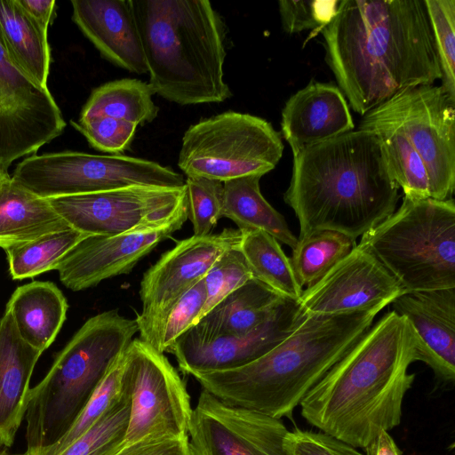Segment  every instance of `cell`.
<instances>
[{
  "mask_svg": "<svg viewBox=\"0 0 455 455\" xmlns=\"http://www.w3.org/2000/svg\"><path fill=\"white\" fill-rule=\"evenodd\" d=\"M122 382L130 396L124 444L188 436L190 395L164 353L133 339L124 354Z\"/></svg>",
  "mask_w": 455,
  "mask_h": 455,
  "instance_id": "10",
  "label": "cell"
},
{
  "mask_svg": "<svg viewBox=\"0 0 455 455\" xmlns=\"http://www.w3.org/2000/svg\"><path fill=\"white\" fill-rule=\"evenodd\" d=\"M205 301V284L202 278L169 311L158 332L155 349L160 353H169L177 339L196 323Z\"/></svg>",
  "mask_w": 455,
  "mask_h": 455,
  "instance_id": "38",
  "label": "cell"
},
{
  "mask_svg": "<svg viewBox=\"0 0 455 455\" xmlns=\"http://www.w3.org/2000/svg\"><path fill=\"white\" fill-rule=\"evenodd\" d=\"M47 199L71 228L90 235H116L149 228L188 212L186 185L131 186Z\"/></svg>",
  "mask_w": 455,
  "mask_h": 455,
  "instance_id": "12",
  "label": "cell"
},
{
  "mask_svg": "<svg viewBox=\"0 0 455 455\" xmlns=\"http://www.w3.org/2000/svg\"><path fill=\"white\" fill-rule=\"evenodd\" d=\"M154 93L177 104L220 103L226 26L207 0H131Z\"/></svg>",
  "mask_w": 455,
  "mask_h": 455,
  "instance_id": "5",
  "label": "cell"
},
{
  "mask_svg": "<svg viewBox=\"0 0 455 455\" xmlns=\"http://www.w3.org/2000/svg\"><path fill=\"white\" fill-rule=\"evenodd\" d=\"M138 331L136 320L117 309L98 314L78 329L30 389L25 415L29 455L64 435Z\"/></svg>",
  "mask_w": 455,
  "mask_h": 455,
  "instance_id": "6",
  "label": "cell"
},
{
  "mask_svg": "<svg viewBox=\"0 0 455 455\" xmlns=\"http://www.w3.org/2000/svg\"><path fill=\"white\" fill-rule=\"evenodd\" d=\"M251 278L253 275L239 248L225 251L204 277L206 301L199 319Z\"/></svg>",
  "mask_w": 455,
  "mask_h": 455,
  "instance_id": "37",
  "label": "cell"
},
{
  "mask_svg": "<svg viewBox=\"0 0 455 455\" xmlns=\"http://www.w3.org/2000/svg\"><path fill=\"white\" fill-rule=\"evenodd\" d=\"M355 246V241L331 230L298 238L290 259L300 286L307 288L317 283Z\"/></svg>",
  "mask_w": 455,
  "mask_h": 455,
  "instance_id": "31",
  "label": "cell"
},
{
  "mask_svg": "<svg viewBox=\"0 0 455 455\" xmlns=\"http://www.w3.org/2000/svg\"><path fill=\"white\" fill-rule=\"evenodd\" d=\"M111 455H188V436L123 444Z\"/></svg>",
  "mask_w": 455,
  "mask_h": 455,
  "instance_id": "42",
  "label": "cell"
},
{
  "mask_svg": "<svg viewBox=\"0 0 455 455\" xmlns=\"http://www.w3.org/2000/svg\"><path fill=\"white\" fill-rule=\"evenodd\" d=\"M416 361L408 322L390 310L307 394L301 415L320 431L365 449L400 424L415 379L408 370Z\"/></svg>",
  "mask_w": 455,
  "mask_h": 455,
  "instance_id": "2",
  "label": "cell"
},
{
  "mask_svg": "<svg viewBox=\"0 0 455 455\" xmlns=\"http://www.w3.org/2000/svg\"><path fill=\"white\" fill-rule=\"evenodd\" d=\"M283 299L260 281L251 278L187 331L205 339L244 335L262 323Z\"/></svg>",
  "mask_w": 455,
  "mask_h": 455,
  "instance_id": "23",
  "label": "cell"
},
{
  "mask_svg": "<svg viewBox=\"0 0 455 455\" xmlns=\"http://www.w3.org/2000/svg\"><path fill=\"white\" fill-rule=\"evenodd\" d=\"M0 455H29V454L27 451H25L23 453H17V454L9 453L7 451V448L0 445Z\"/></svg>",
  "mask_w": 455,
  "mask_h": 455,
  "instance_id": "46",
  "label": "cell"
},
{
  "mask_svg": "<svg viewBox=\"0 0 455 455\" xmlns=\"http://www.w3.org/2000/svg\"><path fill=\"white\" fill-rule=\"evenodd\" d=\"M153 94L148 83L138 79L108 82L92 92L79 118L108 116L137 126L150 123L159 111L152 100Z\"/></svg>",
  "mask_w": 455,
  "mask_h": 455,
  "instance_id": "29",
  "label": "cell"
},
{
  "mask_svg": "<svg viewBox=\"0 0 455 455\" xmlns=\"http://www.w3.org/2000/svg\"><path fill=\"white\" fill-rule=\"evenodd\" d=\"M360 129L371 130L379 137L394 180L403 196L431 198L426 166L405 134L395 125L368 111L360 122Z\"/></svg>",
  "mask_w": 455,
  "mask_h": 455,
  "instance_id": "28",
  "label": "cell"
},
{
  "mask_svg": "<svg viewBox=\"0 0 455 455\" xmlns=\"http://www.w3.org/2000/svg\"><path fill=\"white\" fill-rule=\"evenodd\" d=\"M378 309L307 315L285 339L239 368L196 373L222 402L273 418L290 417L307 394L371 328Z\"/></svg>",
  "mask_w": 455,
  "mask_h": 455,
  "instance_id": "4",
  "label": "cell"
},
{
  "mask_svg": "<svg viewBox=\"0 0 455 455\" xmlns=\"http://www.w3.org/2000/svg\"><path fill=\"white\" fill-rule=\"evenodd\" d=\"M242 233L225 228L206 236L192 235L165 251L143 275L141 312L135 318L140 339L155 348L160 328L171 308L228 250L238 247Z\"/></svg>",
  "mask_w": 455,
  "mask_h": 455,
  "instance_id": "13",
  "label": "cell"
},
{
  "mask_svg": "<svg viewBox=\"0 0 455 455\" xmlns=\"http://www.w3.org/2000/svg\"><path fill=\"white\" fill-rule=\"evenodd\" d=\"M280 419L229 405L202 389L192 411L188 455H286Z\"/></svg>",
  "mask_w": 455,
  "mask_h": 455,
  "instance_id": "15",
  "label": "cell"
},
{
  "mask_svg": "<svg viewBox=\"0 0 455 455\" xmlns=\"http://www.w3.org/2000/svg\"><path fill=\"white\" fill-rule=\"evenodd\" d=\"M306 316L298 301L284 298L262 323L244 335L205 339L186 331L169 353L180 370L191 376L239 368L285 339Z\"/></svg>",
  "mask_w": 455,
  "mask_h": 455,
  "instance_id": "17",
  "label": "cell"
},
{
  "mask_svg": "<svg viewBox=\"0 0 455 455\" xmlns=\"http://www.w3.org/2000/svg\"><path fill=\"white\" fill-rule=\"evenodd\" d=\"M239 250L253 277L280 296L298 301L303 288L298 282L291 259L279 242L269 234L258 229L241 231Z\"/></svg>",
  "mask_w": 455,
  "mask_h": 455,
  "instance_id": "30",
  "label": "cell"
},
{
  "mask_svg": "<svg viewBox=\"0 0 455 455\" xmlns=\"http://www.w3.org/2000/svg\"><path fill=\"white\" fill-rule=\"evenodd\" d=\"M66 122L48 87L9 56L0 40V169L60 136Z\"/></svg>",
  "mask_w": 455,
  "mask_h": 455,
  "instance_id": "14",
  "label": "cell"
},
{
  "mask_svg": "<svg viewBox=\"0 0 455 455\" xmlns=\"http://www.w3.org/2000/svg\"><path fill=\"white\" fill-rule=\"evenodd\" d=\"M12 181L43 198L113 190L131 186L185 187L169 167L124 155L62 151L32 155L20 162Z\"/></svg>",
  "mask_w": 455,
  "mask_h": 455,
  "instance_id": "9",
  "label": "cell"
},
{
  "mask_svg": "<svg viewBox=\"0 0 455 455\" xmlns=\"http://www.w3.org/2000/svg\"><path fill=\"white\" fill-rule=\"evenodd\" d=\"M18 3L28 12V14L48 29L53 19L56 1L18 0Z\"/></svg>",
  "mask_w": 455,
  "mask_h": 455,
  "instance_id": "43",
  "label": "cell"
},
{
  "mask_svg": "<svg viewBox=\"0 0 455 455\" xmlns=\"http://www.w3.org/2000/svg\"><path fill=\"white\" fill-rule=\"evenodd\" d=\"M47 31L18 0H0V40L11 59L44 87L51 65Z\"/></svg>",
  "mask_w": 455,
  "mask_h": 455,
  "instance_id": "26",
  "label": "cell"
},
{
  "mask_svg": "<svg viewBox=\"0 0 455 455\" xmlns=\"http://www.w3.org/2000/svg\"><path fill=\"white\" fill-rule=\"evenodd\" d=\"M398 127L422 159L430 197L451 198L455 187V102L442 86L404 90L371 110Z\"/></svg>",
  "mask_w": 455,
  "mask_h": 455,
  "instance_id": "11",
  "label": "cell"
},
{
  "mask_svg": "<svg viewBox=\"0 0 455 455\" xmlns=\"http://www.w3.org/2000/svg\"><path fill=\"white\" fill-rule=\"evenodd\" d=\"M415 340L418 361L441 380L455 378V288L405 292L392 303Z\"/></svg>",
  "mask_w": 455,
  "mask_h": 455,
  "instance_id": "19",
  "label": "cell"
},
{
  "mask_svg": "<svg viewBox=\"0 0 455 455\" xmlns=\"http://www.w3.org/2000/svg\"><path fill=\"white\" fill-rule=\"evenodd\" d=\"M322 35L338 87L361 116L442 79L425 0L339 1Z\"/></svg>",
  "mask_w": 455,
  "mask_h": 455,
  "instance_id": "1",
  "label": "cell"
},
{
  "mask_svg": "<svg viewBox=\"0 0 455 455\" xmlns=\"http://www.w3.org/2000/svg\"><path fill=\"white\" fill-rule=\"evenodd\" d=\"M260 176H245L223 182L222 218L235 222L240 231L262 230L293 249L298 237L284 217L262 196Z\"/></svg>",
  "mask_w": 455,
  "mask_h": 455,
  "instance_id": "27",
  "label": "cell"
},
{
  "mask_svg": "<svg viewBox=\"0 0 455 455\" xmlns=\"http://www.w3.org/2000/svg\"><path fill=\"white\" fill-rule=\"evenodd\" d=\"M284 450L286 455H364L329 434L299 428L287 432Z\"/></svg>",
  "mask_w": 455,
  "mask_h": 455,
  "instance_id": "41",
  "label": "cell"
},
{
  "mask_svg": "<svg viewBox=\"0 0 455 455\" xmlns=\"http://www.w3.org/2000/svg\"><path fill=\"white\" fill-rule=\"evenodd\" d=\"M283 151L281 135L267 120L227 111L202 119L184 133L179 168L187 177L225 182L269 172Z\"/></svg>",
  "mask_w": 455,
  "mask_h": 455,
  "instance_id": "8",
  "label": "cell"
},
{
  "mask_svg": "<svg viewBox=\"0 0 455 455\" xmlns=\"http://www.w3.org/2000/svg\"><path fill=\"white\" fill-rule=\"evenodd\" d=\"M72 20L101 56L129 72H148L131 0H72Z\"/></svg>",
  "mask_w": 455,
  "mask_h": 455,
  "instance_id": "21",
  "label": "cell"
},
{
  "mask_svg": "<svg viewBox=\"0 0 455 455\" xmlns=\"http://www.w3.org/2000/svg\"><path fill=\"white\" fill-rule=\"evenodd\" d=\"M405 290L371 252L356 244L298 300L306 315L381 311Z\"/></svg>",
  "mask_w": 455,
  "mask_h": 455,
  "instance_id": "16",
  "label": "cell"
},
{
  "mask_svg": "<svg viewBox=\"0 0 455 455\" xmlns=\"http://www.w3.org/2000/svg\"><path fill=\"white\" fill-rule=\"evenodd\" d=\"M406 292L455 288L453 198H411L361 236Z\"/></svg>",
  "mask_w": 455,
  "mask_h": 455,
  "instance_id": "7",
  "label": "cell"
},
{
  "mask_svg": "<svg viewBox=\"0 0 455 455\" xmlns=\"http://www.w3.org/2000/svg\"><path fill=\"white\" fill-rule=\"evenodd\" d=\"M89 235L68 228L4 249L10 275L22 280L54 270L55 265Z\"/></svg>",
  "mask_w": 455,
  "mask_h": 455,
  "instance_id": "32",
  "label": "cell"
},
{
  "mask_svg": "<svg viewBox=\"0 0 455 455\" xmlns=\"http://www.w3.org/2000/svg\"><path fill=\"white\" fill-rule=\"evenodd\" d=\"M354 128L345 96L331 83L310 82L282 110L281 132L293 156Z\"/></svg>",
  "mask_w": 455,
  "mask_h": 455,
  "instance_id": "20",
  "label": "cell"
},
{
  "mask_svg": "<svg viewBox=\"0 0 455 455\" xmlns=\"http://www.w3.org/2000/svg\"><path fill=\"white\" fill-rule=\"evenodd\" d=\"M339 1H278L283 29L288 34L323 29L334 16Z\"/></svg>",
  "mask_w": 455,
  "mask_h": 455,
  "instance_id": "40",
  "label": "cell"
},
{
  "mask_svg": "<svg viewBox=\"0 0 455 455\" xmlns=\"http://www.w3.org/2000/svg\"><path fill=\"white\" fill-rule=\"evenodd\" d=\"M68 228L47 198L16 184L12 178L0 188V248Z\"/></svg>",
  "mask_w": 455,
  "mask_h": 455,
  "instance_id": "25",
  "label": "cell"
},
{
  "mask_svg": "<svg viewBox=\"0 0 455 455\" xmlns=\"http://www.w3.org/2000/svg\"><path fill=\"white\" fill-rule=\"evenodd\" d=\"M365 451L366 455H401L399 448L387 432H382Z\"/></svg>",
  "mask_w": 455,
  "mask_h": 455,
  "instance_id": "44",
  "label": "cell"
},
{
  "mask_svg": "<svg viewBox=\"0 0 455 455\" xmlns=\"http://www.w3.org/2000/svg\"><path fill=\"white\" fill-rule=\"evenodd\" d=\"M122 386V398L59 455H111L124 444L130 414V396L123 383Z\"/></svg>",
  "mask_w": 455,
  "mask_h": 455,
  "instance_id": "34",
  "label": "cell"
},
{
  "mask_svg": "<svg viewBox=\"0 0 455 455\" xmlns=\"http://www.w3.org/2000/svg\"><path fill=\"white\" fill-rule=\"evenodd\" d=\"M43 353L20 337L9 313L0 317V445H12L25 418L30 380Z\"/></svg>",
  "mask_w": 455,
  "mask_h": 455,
  "instance_id": "22",
  "label": "cell"
},
{
  "mask_svg": "<svg viewBox=\"0 0 455 455\" xmlns=\"http://www.w3.org/2000/svg\"><path fill=\"white\" fill-rule=\"evenodd\" d=\"M188 212L158 226L116 235H89L54 267L60 282L74 291H83L116 275L129 273L156 245L180 229Z\"/></svg>",
  "mask_w": 455,
  "mask_h": 455,
  "instance_id": "18",
  "label": "cell"
},
{
  "mask_svg": "<svg viewBox=\"0 0 455 455\" xmlns=\"http://www.w3.org/2000/svg\"><path fill=\"white\" fill-rule=\"evenodd\" d=\"M70 124L99 151L121 155L133 140L137 125L108 116L72 120Z\"/></svg>",
  "mask_w": 455,
  "mask_h": 455,
  "instance_id": "39",
  "label": "cell"
},
{
  "mask_svg": "<svg viewBox=\"0 0 455 455\" xmlns=\"http://www.w3.org/2000/svg\"><path fill=\"white\" fill-rule=\"evenodd\" d=\"M11 179V176L10 174L8 173V172H5L2 169H0V188H2V186L6 182L8 181L9 180Z\"/></svg>",
  "mask_w": 455,
  "mask_h": 455,
  "instance_id": "45",
  "label": "cell"
},
{
  "mask_svg": "<svg viewBox=\"0 0 455 455\" xmlns=\"http://www.w3.org/2000/svg\"><path fill=\"white\" fill-rule=\"evenodd\" d=\"M188 219L192 223L195 236L212 235L222 218L224 184L204 177L185 180Z\"/></svg>",
  "mask_w": 455,
  "mask_h": 455,
  "instance_id": "36",
  "label": "cell"
},
{
  "mask_svg": "<svg viewBox=\"0 0 455 455\" xmlns=\"http://www.w3.org/2000/svg\"><path fill=\"white\" fill-rule=\"evenodd\" d=\"M124 354L98 385L64 435L51 446L39 451L36 455H59L70 443L94 426L122 398L124 395L122 386Z\"/></svg>",
  "mask_w": 455,
  "mask_h": 455,
  "instance_id": "33",
  "label": "cell"
},
{
  "mask_svg": "<svg viewBox=\"0 0 455 455\" xmlns=\"http://www.w3.org/2000/svg\"><path fill=\"white\" fill-rule=\"evenodd\" d=\"M68 305L62 291L51 282H32L16 288L6 303L20 337L42 353L54 341Z\"/></svg>",
  "mask_w": 455,
  "mask_h": 455,
  "instance_id": "24",
  "label": "cell"
},
{
  "mask_svg": "<svg viewBox=\"0 0 455 455\" xmlns=\"http://www.w3.org/2000/svg\"><path fill=\"white\" fill-rule=\"evenodd\" d=\"M399 188L378 134L358 128L294 155L283 200L299 238L331 230L355 241L395 211Z\"/></svg>",
  "mask_w": 455,
  "mask_h": 455,
  "instance_id": "3",
  "label": "cell"
},
{
  "mask_svg": "<svg viewBox=\"0 0 455 455\" xmlns=\"http://www.w3.org/2000/svg\"><path fill=\"white\" fill-rule=\"evenodd\" d=\"M442 71V87L455 102V0H425Z\"/></svg>",
  "mask_w": 455,
  "mask_h": 455,
  "instance_id": "35",
  "label": "cell"
}]
</instances>
